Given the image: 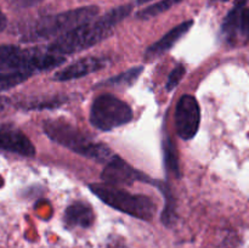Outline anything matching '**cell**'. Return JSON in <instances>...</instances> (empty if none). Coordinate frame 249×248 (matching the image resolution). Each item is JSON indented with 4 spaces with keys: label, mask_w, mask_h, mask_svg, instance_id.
<instances>
[{
    "label": "cell",
    "mask_w": 249,
    "mask_h": 248,
    "mask_svg": "<svg viewBox=\"0 0 249 248\" xmlns=\"http://www.w3.org/2000/svg\"><path fill=\"white\" fill-rule=\"evenodd\" d=\"M131 5H123L116 7L105 14L99 18H94L89 22L75 27L72 31L56 38L46 50L53 55L65 56L80 53L91 48L108 38L116 27L131 12Z\"/></svg>",
    "instance_id": "6da1fadb"
},
{
    "label": "cell",
    "mask_w": 249,
    "mask_h": 248,
    "mask_svg": "<svg viewBox=\"0 0 249 248\" xmlns=\"http://www.w3.org/2000/svg\"><path fill=\"white\" fill-rule=\"evenodd\" d=\"M43 128L50 140L78 155L101 163L108 162L113 157V152L108 146L95 141L91 136L71 124L60 121H46Z\"/></svg>",
    "instance_id": "7a4b0ae2"
},
{
    "label": "cell",
    "mask_w": 249,
    "mask_h": 248,
    "mask_svg": "<svg viewBox=\"0 0 249 248\" xmlns=\"http://www.w3.org/2000/svg\"><path fill=\"white\" fill-rule=\"evenodd\" d=\"M97 14H99L97 6H83L46 16L36 21L33 26L27 29L22 36V41L33 43L53 36L58 38L62 34L74 29L75 27L96 18Z\"/></svg>",
    "instance_id": "3957f363"
},
{
    "label": "cell",
    "mask_w": 249,
    "mask_h": 248,
    "mask_svg": "<svg viewBox=\"0 0 249 248\" xmlns=\"http://www.w3.org/2000/svg\"><path fill=\"white\" fill-rule=\"evenodd\" d=\"M63 56L53 55L48 50L21 49L15 45H0V72L36 73L51 70L65 62Z\"/></svg>",
    "instance_id": "277c9868"
},
{
    "label": "cell",
    "mask_w": 249,
    "mask_h": 248,
    "mask_svg": "<svg viewBox=\"0 0 249 248\" xmlns=\"http://www.w3.org/2000/svg\"><path fill=\"white\" fill-rule=\"evenodd\" d=\"M89 187L104 203L122 213L147 221L152 220L155 216L156 204L150 197L129 194L124 190L109 185L94 184Z\"/></svg>",
    "instance_id": "5b68a950"
},
{
    "label": "cell",
    "mask_w": 249,
    "mask_h": 248,
    "mask_svg": "<svg viewBox=\"0 0 249 248\" xmlns=\"http://www.w3.org/2000/svg\"><path fill=\"white\" fill-rule=\"evenodd\" d=\"M133 119V111L126 102L113 95H100L90 108V122L96 129L109 131L128 124Z\"/></svg>",
    "instance_id": "8992f818"
},
{
    "label": "cell",
    "mask_w": 249,
    "mask_h": 248,
    "mask_svg": "<svg viewBox=\"0 0 249 248\" xmlns=\"http://www.w3.org/2000/svg\"><path fill=\"white\" fill-rule=\"evenodd\" d=\"M201 123V109L197 100L192 95L180 97L175 108V128L178 135L184 140H190L197 134Z\"/></svg>",
    "instance_id": "52a82bcc"
},
{
    "label": "cell",
    "mask_w": 249,
    "mask_h": 248,
    "mask_svg": "<svg viewBox=\"0 0 249 248\" xmlns=\"http://www.w3.org/2000/svg\"><path fill=\"white\" fill-rule=\"evenodd\" d=\"M225 40L231 45L246 43L249 40V7L238 5L236 6L223 23Z\"/></svg>",
    "instance_id": "ba28073f"
},
{
    "label": "cell",
    "mask_w": 249,
    "mask_h": 248,
    "mask_svg": "<svg viewBox=\"0 0 249 248\" xmlns=\"http://www.w3.org/2000/svg\"><path fill=\"white\" fill-rule=\"evenodd\" d=\"M101 179L109 186H121V185H131L136 180H146L140 172L134 169L122 158L113 156L108 160L101 174Z\"/></svg>",
    "instance_id": "9c48e42d"
},
{
    "label": "cell",
    "mask_w": 249,
    "mask_h": 248,
    "mask_svg": "<svg viewBox=\"0 0 249 248\" xmlns=\"http://www.w3.org/2000/svg\"><path fill=\"white\" fill-rule=\"evenodd\" d=\"M0 150L24 157H33L36 155V148L31 140L21 130L10 125H0Z\"/></svg>",
    "instance_id": "30bf717a"
},
{
    "label": "cell",
    "mask_w": 249,
    "mask_h": 248,
    "mask_svg": "<svg viewBox=\"0 0 249 248\" xmlns=\"http://www.w3.org/2000/svg\"><path fill=\"white\" fill-rule=\"evenodd\" d=\"M106 65L107 58L105 57L91 56V57L80 58V60L75 61V62L57 71L53 75V79L58 80V82L78 79V78L85 77V75H89L91 73L102 70V68L106 67Z\"/></svg>",
    "instance_id": "8fae6325"
},
{
    "label": "cell",
    "mask_w": 249,
    "mask_h": 248,
    "mask_svg": "<svg viewBox=\"0 0 249 248\" xmlns=\"http://www.w3.org/2000/svg\"><path fill=\"white\" fill-rule=\"evenodd\" d=\"M194 24L192 19L189 21L181 22L180 24H178L177 27H174L173 29H170L168 33H165L160 40H157L156 43H153L150 48L146 50L145 53V58L146 60H153V58L160 57V55H163L164 53L169 51L187 32L190 31V28Z\"/></svg>",
    "instance_id": "7c38bea8"
},
{
    "label": "cell",
    "mask_w": 249,
    "mask_h": 248,
    "mask_svg": "<svg viewBox=\"0 0 249 248\" xmlns=\"http://www.w3.org/2000/svg\"><path fill=\"white\" fill-rule=\"evenodd\" d=\"M65 221L70 226L89 228L94 221V213L89 206L77 202L67 207L65 212Z\"/></svg>",
    "instance_id": "4fadbf2b"
},
{
    "label": "cell",
    "mask_w": 249,
    "mask_h": 248,
    "mask_svg": "<svg viewBox=\"0 0 249 248\" xmlns=\"http://www.w3.org/2000/svg\"><path fill=\"white\" fill-rule=\"evenodd\" d=\"M181 1L182 0H160L158 2H155V4L140 10V11L138 12V18L140 19L152 18V17H156L158 16V15L163 14V12L168 11V10L172 9L174 5L179 4V2Z\"/></svg>",
    "instance_id": "5bb4252c"
},
{
    "label": "cell",
    "mask_w": 249,
    "mask_h": 248,
    "mask_svg": "<svg viewBox=\"0 0 249 248\" xmlns=\"http://www.w3.org/2000/svg\"><path fill=\"white\" fill-rule=\"evenodd\" d=\"M32 73L15 71V72H0V92L12 89L28 79Z\"/></svg>",
    "instance_id": "9a60e30c"
},
{
    "label": "cell",
    "mask_w": 249,
    "mask_h": 248,
    "mask_svg": "<svg viewBox=\"0 0 249 248\" xmlns=\"http://www.w3.org/2000/svg\"><path fill=\"white\" fill-rule=\"evenodd\" d=\"M142 70L143 68L141 66L140 67H133L130 70L125 71V72L121 73L117 77L106 80V82H104V84L107 85V87H128V85L133 84L138 79V77L142 72Z\"/></svg>",
    "instance_id": "2e32d148"
},
{
    "label": "cell",
    "mask_w": 249,
    "mask_h": 248,
    "mask_svg": "<svg viewBox=\"0 0 249 248\" xmlns=\"http://www.w3.org/2000/svg\"><path fill=\"white\" fill-rule=\"evenodd\" d=\"M164 162L168 170L175 175H179V164H178V152L174 143L167 140L164 143Z\"/></svg>",
    "instance_id": "e0dca14e"
},
{
    "label": "cell",
    "mask_w": 249,
    "mask_h": 248,
    "mask_svg": "<svg viewBox=\"0 0 249 248\" xmlns=\"http://www.w3.org/2000/svg\"><path fill=\"white\" fill-rule=\"evenodd\" d=\"M184 74H185V67L182 65L177 66V67L170 72L169 77H168V80H167V85H165L168 91H172V90H174L175 88L179 85V83L181 82Z\"/></svg>",
    "instance_id": "ac0fdd59"
},
{
    "label": "cell",
    "mask_w": 249,
    "mask_h": 248,
    "mask_svg": "<svg viewBox=\"0 0 249 248\" xmlns=\"http://www.w3.org/2000/svg\"><path fill=\"white\" fill-rule=\"evenodd\" d=\"M9 1L12 6L17 7V9H27V7L40 4L43 0H9Z\"/></svg>",
    "instance_id": "d6986e66"
},
{
    "label": "cell",
    "mask_w": 249,
    "mask_h": 248,
    "mask_svg": "<svg viewBox=\"0 0 249 248\" xmlns=\"http://www.w3.org/2000/svg\"><path fill=\"white\" fill-rule=\"evenodd\" d=\"M106 248H128V247H126L122 241L113 240V241H109V242L107 243Z\"/></svg>",
    "instance_id": "ffe728a7"
},
{
    "label": "cell",
    "mask_w": 249,
    "mask_h": 248,
    "mask_svg": "<svg viewBox=\"0 0 249 248\" xmlns=\"http://www.w3.org/2000/svg\"><path fill=\"white\" fill-rule=\"evenodd\" d=\"M6 24H7L6 16H5V15L1 12V10H0V33L6 28Z\"/></svg>",
    "instance_id": "44dd1931"
},
{
    "label": "cell",
    "mask_w": 249,
    "mask_h": 248,
    "mask_svg": "<svg viewBox=\"0 0 249 248\" xmlns=\"http://www.w3.org/2000/svg\"><path fill=\"white\" fill-rule=\"evenodd\" d=\"M148 1H152V0H138L139 4H143V2H148Z\"/></svg>",
    "instance_id": "7402d4cb"
},
{
    "label": "cell",
    "mask_w": 249,
    "mask_h": 248,
    "mask_svg": "<svg viewBox=\"0 0 249 248\" xmlns=\"http://www.w3.org/2000/svg\"><path fill=\"white\" fill-rule=\"evenodd\" d=\"M1 106H2V102L0 101V108H1Z\"/></svg>",
    "instance_id": "603a6c76"
},
{
    "label": "cell",
    "mask_w": 249,
    "mask_h": 248,
    "mask_svg": "<svg viewBox=\"0 0 249 248\" xmlns=\"http://www.w3.org/2000/svg\"><path fill=\"white\" fill-rule=\"evenodd\" d=\"M221 1H226V0H221Z\"/></svg>",
    "instance_id": "cb8c5ba5"
}]
</instances>
